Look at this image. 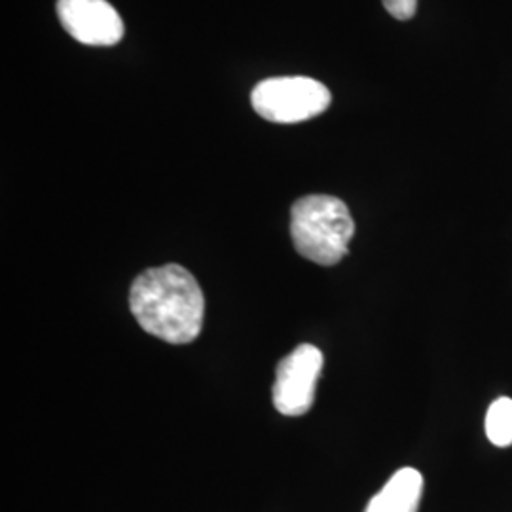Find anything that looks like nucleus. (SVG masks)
Segmentation results:
<instances>
[{"mask_svg": "<svg viewBox=\"0 0 512 512\" xmlns=\"http://www.w3.org/2000/svg\"><path fill=\"white\" fill-rule=\"evenodd\" d=\"M486 435L495 446H512V399L501 397L492 403L486 414Z\"/></svg>", "mask_w": 512, "mask_h": 512, "instance_id": "nucleus-7", "label": "nucleus"}, {"mask_svg": "<svg viewBox=\"0 0 512 512\" xmlns=\"http://www.w3.org/2000/svg\"><path fill=\"white\" fill-rule=\"evenodd\" d=\"M329 88L308 76L268 78L256 84L251 103L258 116L274 124L306 122L329 109Z\"/></svg>", "mask_w": 512, "mask_h": 512, "instance_id": "nucleus-3", "label": "nucleus"}, {"mask_svg": "<svg viewBox=\"0 0 512 512\" xmlns=\"http://www.w3.org/2000/svg\"><path fill=\"white\" fill-rule=\"evenodd\" d=\"M384 2V8L393 16L395 19H406L414 18L416 10H418V0H382Z\"/></svg>", "mask_w": 512, "mask_h": 512, "instance_id": "nucleus-8", "label": "nucleus"}, {"mask_svg": "<svg viewBox=\"0 0 512 512\" xmlns=\"http://www.w3.org/2000/svg\"><path fill=\"white\" fill-rule=\"evenodd\" d=\"M423 494V476L412 467L399 469L374 495L365 512H418Z\"/></svg>", "mask_w": 512, "mask_h": 512, "instance_id": "nucleus-6", "label": "nucleus"}, {"mask_svg": "<svg viewBox=\"0 0 512 512\" xmlns=\"http://www.w3.org/2000/svg\"><path fill=\"white\" fill-rule=\"evenodd\" d=\"M323 370V353L311 344L293 349L275 372L272 399L283 416H304L315 401V387Z\"/></svg>", "mask_w": 512, "mask_h": 512, "instance_id": "nucleus-4", "label": "nucleus"}, {"mask_svg": "<svg viewBox=\"0 0 512 512\" xmlns=\"http://www.w3.org/2000/svg\"><path fill=\"white\" fill-rule=\"evenodd\" d=\"M129 308L141 329L167 344H190L203 327L205 296L198 279L179 264L150 268L131 285Z\"/></svg>", "mask_w": 512, "mask_h": 512, "instance_id": "nucleus-1", "label": "nucleus"}, {"mask_svg": "<svg viewBox=\"0 0 512 512\" xmlns=\"http://www.w3.org/2000/svg\"><path fill=\"white\" fill-rule=\"evenodd\" d=\"M63 29L86 46H114L124 37V21L107 0H57Z\"/></svg>", "mask_w": 512, "mask_h": 512, "instance_id": "nucleus-5", "label": "nucleus"}, {"mask_svg": "<svg viewBox=\"0 0 512 512\" xmlns=\"http://www.w3.org/2000/svg\"><path fill=\"white\" fill-rule=\"evenodd\" d=\"M355 222L348 205L325 194L296 200L291 209L294 249L319 266H334L348 255Z\"/></svg>", "mask_w": 512, "mask_h": 512, "instance_id": "nucleus-2", "label": "nucleus"}]
</instances>
